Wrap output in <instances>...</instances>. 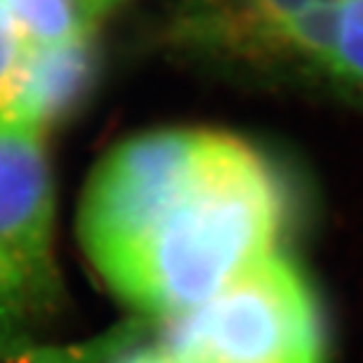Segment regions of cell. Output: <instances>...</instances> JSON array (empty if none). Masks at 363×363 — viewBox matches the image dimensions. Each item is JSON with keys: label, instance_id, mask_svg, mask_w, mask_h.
Segmentation results:
<instances>
[{"label": "cell", "instance_id": "obj_1", "mask_svg": "<svg viewBox=\"0 0 363 363\" xmlns=\"http://www.w3.org/2000/svg\"><path fill=\"white\" fill-rule=\"evenodd\" d=\"M293 191L264 151L215 130H151L101 158L78 236L130 307L175 318L279 250Z\"/></svg>", "mask_w": 363, "mask_h": 363}, {"label": "cell", "instance_id": "obj_11", "mask_svg": "<svg viewBox=\"0 0 363 363\" xmlns=\"http://www.w3.org/2000/svg\"><path fill=\"white\" fill-rule=\"evenodd\" d=\"M0 333H17V330H10L7 325L3 323V318H0Z\"/></svg>", "mask_w": 363, "mask_h": 363}, {"label": "cell", "instance_id": "obj_4", "mask_svg": "<svg viewBox=\"0 0 363 363\" xmlns=\"http://www.w3.org/2000/svg\"><path fill=\"white\" fill-rule=\"evenodd\" d=\"M337 0H194L182 38L241 60L302 62L328 71Z\"/></svg>", "mask_w": 363, "mask_h": 363}, {"label": "cell", "instance_id": "obj_2", "mask_svg": "<svg viewBox=\"0 0 363 363\" xmlns=\"http://www.w3.org/2000/svg\"><path fill=\"white\" fill-rule=\"evenodd\" d=\"M161 350L172 363H325L328 337L316 293L274 250L199 307L168 318Z\"/></svg>", "mask_w": 363, "mask_h": 363}, {"label": "cell", "instance_id": "obj_9", "mask_svg": "<svg viewBox=\"0 0 363 363\" xmlns=\"http://www.w3.org/2000/svg\"><path fill=\"white\" fill-rule=\"evenodd\" d=\"M104 363H172L168 354L161 350V345H142V340L123 347Z\"/></svg>", "mask_w": 363, "mask_h": 363}, {"label": "cell", "instance_id": "obj_5", "mask_svg": "<svg viewBox=\"0 0 363 363\" xmlns=\"http://www.w3.org/2000/svg\"><path fill=\"white\" fill-rule=\"evenodd\" d=\"M97 74L99 52L92 35L62 45L21 48L0 90V116L43 133L83 106Z\"/></svg>", "mask_w": 363, "mask_h": 363}, {"label": "cell", "instance_id": "obj_8", "mask_svg": "<svg viewBox=\"0 0 363 363\" xmlns=\"http://www.w3.org/2000/svg\"><path fill=\"white\" fill-rule=\"evenodd\" d=\"M19 52H21V43L17 38V33H14L10 19L0 10V90H3L7 76L12 74L14 64L19 60Z\"/></svg>", "mask_w": 363, "mask_h": 363}, {"label": "cell", "instance_id": "obj_6", "mask_svg": "<svg viewBox=\"0 0 363 363\" xmlns=\"http://www.w3.org/2000/svg\"><path fill=\"white\" fill-rule=\"evenodd\" d=\"M21 48L62 45L94 35L101 10L92 0H0Z\"/></svg>", "mask_w": 363, "mask_h": 363}, {"label": "cell", "instance_id": "obj_3", "mask_svg": "<svg viewBox=\"0 0 363 363\" xmlns=\"http://www.w3.org/2000/svg\"><path fill=\"white\" fill-rule=\"evenodd\" d=\"M55 186L43 133L0 116V318L19 330L55 307Z\"/></svg>", "mask_w": 363, "mask_h": 363}, {"label": "cell", "instance_id": "obj_7", "mask_svg": "<svg viewBox=\"0 0 363 363\" xmlns=\"http://www.w3.org/2000/svg\"><path fill=\"white\" fill-rule=\"evenodd\" d=\"M144 330L147 325L135 318L76 345H43L17 333H0V363H104L123 347L142 340Z\"/></svg>", "mask_w": 363, "mask_h": 363}, {"label": "cell", "instance_id": "obj_10", "mask_svg": "<svg viewBox=\"0 0 363 363\" xmlns=\"http://www.w3.org/2000/svg\"><path fill=\"white\" fill-rule=\"evenodd\" d=\"M92 3H94V5H97V7H99V10H101V12H104V10H106V7H111V5L116 3V0H92Z\"/></svg>", "mask_w": 363, "mask_h": 363}]
</instances>
